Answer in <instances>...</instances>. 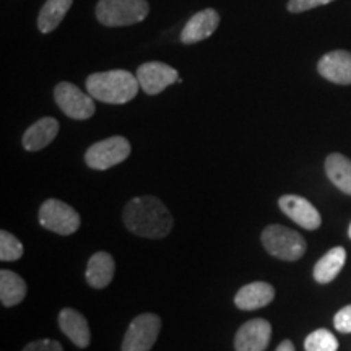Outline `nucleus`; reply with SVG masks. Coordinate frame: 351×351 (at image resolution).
Returning a JSON list of instances; mask_svg holds the SVG:
<instances>
[{
    "instance_id": "nucleus-1",
    "label": "nucleus",
    "mask_w": 351,
    "mask_h": 351,
    "mask_svg": "<svg viewBox=\"0 0 351 351\" xmlns=\"http://www.w3.org/2000/svg\"><path fill=\"white\" fill-rule=\"evenodd\" d=\"M124 225L140 238L161 239L173 230L174 219L168 207L160 199L152 195L135 197L125 205Z\"/></svg>"
},
{
    "instance_id": "nucleus-2",
    "label": "nucleus",
    "mask_w": 351,
    "mask_h": 351,
    "mask_svg": "<svg viewBox=\"0 0 351 351\" xmlns=\"http://www.w3.org/2000/svg\"><path fill=\"white\" fill-rule=\"evenodd\" d=\"M137 75L127 70H109L86 78V91L95 99L108 104H125L137 96Z\"/></svg>"
},
{
    "instance_id": "nucleus-3",
    "label": "nucleus",
    "mask_w": 351,
    "mask_h": 351,
    "mask_svg": "<svg viewBox=\"0 0 351 351\" xmlns=\"http://www.w3.org/2000/svg\"><path fill=\"white\" fill-rule=\"evenodd\" d=\"M150 13L147 0H99L96 19L101 25L117 28L143 21Z\"/></svg>"
},
{
    "instance_id": "nucleus-4",
    "label": "nucleus",
    "mask_w": 351,
    "mask_h": 351,
    "mask_svg": "<svg viewBox=\"0 0 351 351\" xmlns=\"http://www.w3.org/2000/svg\"><path fill=\"white\" fill-rule=\"evenodd\" d=\"M262 244L265 251L276 258L295 262L304 256L306 239L300 232L282 225H271L262 232Z\"/></svg>"
},
{
    "instance_id": "nucleus-5",
    "label": "nucleus",
    "mask_w": 351,
    "mask_h": 351,
    "mask_svg": "<svg viewBox=\"0 0 351 351\" xmlns=\"http://www.w3.org/2000/svg\"><path fill=\"white\" fill-rule=\"evenodd\" d=\"M38 218L43 228L60 236L73 234L80 228L82 223L80 215L75 212V208L57 199L44 202L41 208H39Z\"/></svg>"
},
{
    "instance_id": "nucleus-6",
    "label": "nucleus",
    "mask_w": 351,
    "mask_h": 351,
    "mask_svg": "<svg viewBox=\"0 0 351 351\" xmlns=\"http://www.w3.org/2000/svg\"><path fill=\"white\" fill-rule=\"evenodd\" d=\"M130 142L121 135L101 140L88 148L85 161L91 169L104 171L125 161L130 155Z\"/></svg>"
},
{
    "instance_id": "nucleus-7",
    "label": "nucleus",
    "mask_w": 351,
    "mask_h": 351,
    "mask_svg": "<svg viewBox=\"0 0 351 351\" xmlns=\"http://www.w3.org/2000/svg\"><path fill=\"white\" fill-rule=\"evenodd\" d=\"M54 99L57 106L62 109V112L70 119L86 121L96 111L93 96L86 95L77 85L69 82H60L56 86Z\"/></svg>"
},
{
    "instance_id": "nucleus-8",
    "label": "nucleus",
    "mask_w": 351,
    "mask_h": 351,
    "mask_svg": "<svg viewBox=\"0 0 351 351\" xmlns=\"http://www.w3.org/2000/svg\"><path fill=\"white\" fill-rule=\"evenodd\" d=\"M161 330V319L156 314H140L127 328L122 351H150Z\"/></svg>"
},
{
    "instance_id": "nucleus-9",
    "label": "nucleus",
    "mask_w": 351,
    "mask_h": 351,
    "mask_svg": "<svg viewBox=\"0 0 351 351\" xmlns=\"http://www.w3.org/2000/svg\"><path fill=\"white\" fill-rule=\"evenodd\" d=\"M140 88L147 95H158L179 80L178 70L163 62H147L137 69Z\"/></svg>"
},
{
    "instance_id": "nucleus-10",
    "label": "nucleus",
    "mask_w": 351,
    "mask_h": 351,
    "mask_svg": "<svg viewBox=\"0 0 351 351\" xmlns=\"http://www.w3.org/2000/svg\"><path fill=\"white\" fill-rule=\"evenodd\" d=\"M271 339V326L265 319H252L236 332V351H265Z\"/></svg>"
},
{
    "instance_id": "nucleus-11",
    "label": "nucleus",
    "mask_w": 351,
    "mask_h": 351,
    "mask_svg": "<svg viewBox=\"0 0 351 351\" xmlns=\"http://www.w3.org/2000/svg\"><path fill=\"white\" fill-rule=\"evenodd\" d=\"M278 205L288 218H291L296 225L306 228V230H317L322 225V217H320L319 210L304 197L283 195L280 197Z\"/></svg>"
},
{
    "instance_id": "nucleus-12",
    "label": "nucleus",
    "mask_w": 351,
    "mask_h": 351,
    "mask_svg": "<svg viewBox=\"0 0 351 351\" xmlns=\"http://www.w3.org/2000/svg\"><path fill=\"white\" fill-rule=\"evenodd\" d=\"M317 70L320 75L328 82L337 83V85H351V52H327L319 60Z\"/></svg>"
},
{
    "instance_id": "nucleus-13",
    "label": "nucleus",
    "mask_w": 351,
    "mask_h": 351,
    "mask_svg": "<svg viewBox=\"0 0 351 351\" xmlns=\"http://www.w3.org/2000/svg\"><path fill=\"white\" fill-rule=\"evenodd\" d=\"M219 25V15L213 8L197 12L191 20L187 21L181 32V41L184 44H195L204 41L217 32Z\"/></svg>"
},
{
    "instance_id": "nucleus-14",
    "label": "nucleus",
    "mask_w": 351,
    "mask_h": 351,
    "mask_svg": "<svg viewBox=\"0 0 351 351\" xmlns=\"http://www.w3.org/2000/svg\"><path fill=\"white\" fill-rule=\"evenodd\" d=\"M59 327L64 332V335L77 345L78 348H86L91 341V332L88 327L85 315H82L78 311L72 307H65L59 314Z\"/></svg>"
},
{
    "instance_id": "nucleus-15",
    "label": "nucleus",
    "mask_w": 351,
    "mask_h": 351,
    "mask_svg": "<svg viewBox=\"0 0 351 351\" xmlns=\"http://www.w3.org/2000/svg\"><path fill=\"white\" fill-rule=\"evenodd\" d=\"M275 298V288L270 283L254 282L236 293L234 304L243 311H256L269 306Z\"/></svg>"
},
{
    "instance_id": "nucleus-16",
    "label": "nucleus",
    "mask_w": 351,
    "mask_h": 351,
    "mask_svg": "<svg viewBox=\"0 0 351 351\" xmlns=\"http://www.w3.org/2000/svg\"><path fill=\"white\" fill-rule=\"evenodd\" d=\"M59 134V122L54 117H43L34 122L23 135V147L26 152H39L46 148Z\"/></svg>"
},
{
    "instance_id": "nucleus-17",
    "label": "nucleus",
    "mask_w": 351,
    "mask_h": 351,
    "mask_svg": "<svg viewBox=\"0 0 351 351\" xmlns=\"http://www.w3.org/2000/svg\"><path fill=\"white\" fill-rule=\"evenodd\" d=\"M114 270H116V263L111 254L96 252L88 261L86 282L96 289L106 288L112 282Z\"/></svg>"
},
{
    "instance_id": "nucleus-18",
    "label": "nucleus",
    "mask_w": 351,
    "mask_h": 351,
    "mask_svg": "<svg viewBox=\"0 0 351 351\" xmlns=\"http://www.w3.org/2000/svg\"><path fill=\"white\" fill-rule=\"evenodd\" d=\"M327 178L337 189L351 195V160L340 153H332L326 160Z\"/></svg>"
},
{
    "instance_id": "nucleus-19",
    "label": "nucleus",
    "mask_w": 351,
    "mask_h": 351,
    "mask_svg": "<svg viewBox=\"0 0 351 351\" xmlns=\"http://www.w3.org/2000/svg\"><path fill=\"white\" fill-rule=\"evenodd\" d=\"M346 262V251L343 247H333L314 267V278L317 283H330L337 278Z\"/></svg>"
},
{
    "instance_id": "nucleus-20",
    "label": "nucleus",
    "mask_w": 351,
    "mask_h": 351,
    "mask_svg": "<svg viewBox=\"0 0 351 351\" xmlns=\"http://www.w3.org/2000/svg\"><path fill=\"white\" fill-rule=\"evenodd\" d=\"M26 287L25 280L12 270L0 271V301L5 307H12L20 304L25 300Z\"/></svg>"
},
{
    "instance_id": "nucleus-21",
    "label": "nucleus",
    "mask_w": 351,
    "mask_h": 351,
    "mask_svg": "<svg viewBox=\"0 0 351 351\" xmlns=\"http://www.w3.org/2000/svg\"><path fill=\"white\" fill-rule=\"evenodd\" d=\"M73 0H46L38 16V28L41 33H51L62 23Z\"/></svg>"
},
{
    "instance_id": "nucleus-22",
    "label": "nucleus",
    "mask_w": 351,
    "mask_h": 351,
    "mask_svg": "<svg viewBox=\"0 0 351 351\" xmlns=\"http://www.w3.org/2000/svg\"><path fill=\"white\" fill-rule=\"evenodd\" d=\"M304 348L306 351H337L339 340L327 328H317L306 337Z\"/></svg>"
},
{
    "instance_id": "nucleus-23",
    "label": "nucleus",
    "mask_w": 351,
    "mask_h": 351,
    "mask_svg": "<svg viewBox=\"0 0 351 351\" xmlns=\"http://www.w3.org/2000/svg\"><path fill=\"white\" fill-rule=\"evenodd\" d=\"M23 256V244L20 243L12 232L5 230L0 231V261L13 262Z\"/></svg>"
},
{
    "instance_id": "nucleus-24",
    "label": "nucleus",
    "mask_w": 351,
    "mask_h": 351,
    "mask_svg": "<svg viewBox=\"0 0 351 351\" xmlns=\"http://www.w3.org/2000/svg\"><path fill=\"white\" fill-rule=\"evenodd\" d=\"M333 0H289L288 2V12L289 13H302L313 8L327 5L332 3Z\"/></svg>"
},
{
    "instance_id": "nucleus-25",
    "label": "nucleus",
    "mask_w": 351,
    "mask_h": 351,
    "mask_svg": "<svg viewBox=\"0 0 351 351\" xmlns=\"http://www.w3.org/2000/svg\"><path fill=\"white\" fill-rule=\"evenodd\" d=\"M333 326L341 333H351V304L345 306L333 317Z\"/></svg>"
},
{
    "instance_id": "nucleus-26",
    "label": "nucleus",
    "mask_w": 351,
    "mask_h": 351,
    "mask_svg": "<svg viewBox=\"0 0 351 351\" xmlns=\"http://www.w3.org/2000/svg\"><path fill=\"white\" fill-rule=\"evenodd\" d=\"M23 351H64V348L59 341L51 340V339H44V340L32 341V343H28L25 346Z\"/></svg>"
},
{
    "instance_id": "nucleus-27",
    "label": "nucleus",
    "mask_w": 351,
    "mask_h": 351,
    "mask_svg": "<svg viewBox=\"0 0 351 351\" xmlns=\"http://www.w3.org/2000/svg\"><path fill=\"white\" fill-rule=\"evenodd\" d=\"M275 351H296V350H295V345H293V341L283 340L282 343L276 346Z\"/></svg>"
},
{
    "instance_id": "nucleus-28",
    "label": "nucleus",
    "mask_w": 351,
    "mask_h": 351,
    "mask_svg": "<svg viewBox=\"0 0 351 351\" xmlns=\"http://www.w3.org/2000/svg\"><path fill=\"white\" fill-rule=\"evenodd\" d=\"M348 236H350V239H351V225H350V228H348Z\"/></svg>"
}]
</instances>
